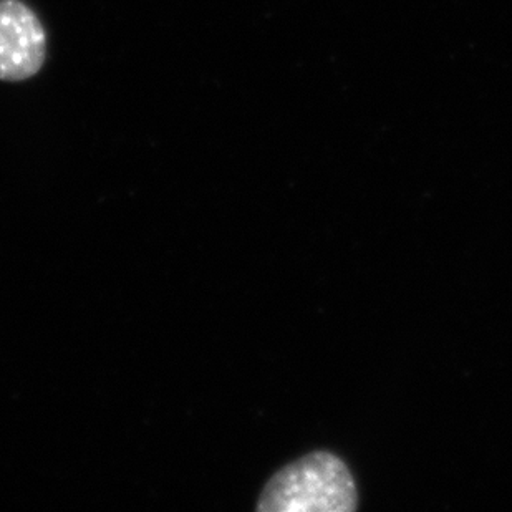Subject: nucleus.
Here are the masks:
<instances>
[{"instance_id": "obj_1", "label": "nucleus", "mask_w": 512, "mask_h": 512, "mask_svg": "<svg viewBox=\"0 0 512 512\" xmlns=\"http://www.w3.org/2000/svg\"><path fill=\"white\" fill-rule=\"evenodd\" d=\"M358 506L347 464L315 451L277 471L262 491L259 512H350Z\"/></svg>"}, {"instance_id": "obj_2", "label": "nucleus", "mask_w": 512, "mask_h": 512, "mask_svg": "<svg viewBox=\"0 0 512 512\" xmlns=\"http://www.w3.org/2000/svg\"><path fill=\"white\" fill-rule=\"evenodd\" d=\"M49 39L39 14L24 0H0V82H25L39 75Z\"/></svg>"}]
</instances>
